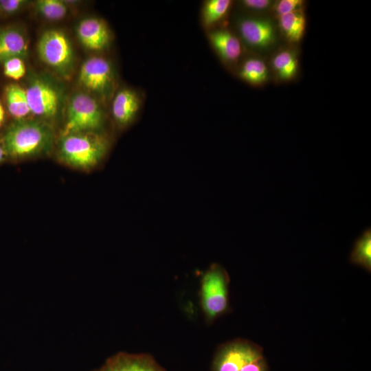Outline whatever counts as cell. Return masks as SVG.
<instances>
[{"mask_svg": "<svg viewBox=\"0 0 371 371\" xmlns=\"http://www.w3.org/2000/svg\"><path fill=\"white\" fill-rule=\"evenodd\" d=\"M52 131L38 121L19 120L9 126L3 146L7 155L14 158L31 157L43 152L51 141Z\"/></svg>", "mask_w": 371, "mask_h": 371, "instance_id": "obj_1", "label": "cell"}, {"mask_svg": "<svg viewBox=\"0 0 371 371\" xmlns=\"http://www.w3.org/2000/svg\"><path fill=\"white\" fill-rule=\"evenodd\" d=\"M107 140L95 132H80L63 135L59 156L68 165L80 169L96 166L105 155Z\"/></svg>", "mask_w": 371, "mask_h": 371, "instance_id": "obj_2", "label": "cell"}, {"mask_svg": "<svg viewBox=\"0 0 371 371\" xmlns=\"http://www.w3.org/2000/svg\"><path fill=\"white\" fill-rule=\"evenodd\" d=\"M229 276L219 264H212L201 280L200 302L206 319L213 322L229 308Z\"/></svg>", "mask_w": 371, "mask_h": 371, "instance_id": "obj_3", "label": "cell"}, {"mask_svg": "<svg viewBox=\"0 0 371 371\" xmlns=\"http://www.w3.org/2000/svg\"><path fill=\"white\" fill-rule=\"evenodd\" d=\"M103 122V113L98 102L84 93L74 95L69 102L63 135L94 132Z\"/></svg>", "mask_w": 371, "mask_h": 371, "instance_id": "obj_4", "label": "cell"}, {"mask_svg": "<svg viewBox=\"0 0 371 371\" xmlns=\"http://www.w3.org/2000/svg\"><path fill=\"white\" fill-rule=\"evenodd\" d=\"M264 357L258 345L246 340L235 339L221 345L212 362V371H240L245 365Z\"/></svg>", "mask_w": 371, "mask_h": 371, "instance_id": "obj_5", "label": "cell"}, {"mask_svg": "<svg viewBox=\"0 0 371 371\" xmlns=\"http://www.w3.org/2000/svg\"><path fill=\"white\" fill-rule=\"evenodd\" d=\"M38 53L46 65L59 71L68 70L73 63L71 43L64 33L56 30H48L41 36Z\"/></svg>", "mask_w": 371, "mask_h": 371, "instance_id": "obj_6", "label": "cell"}, {"mask_svg": "<svg viewBox=\"0 0 371 371\" xmlns=\"http://www.w3.org/2000/svg\"><path fill=\"white\" fill-rule=\"evenodd\" d=\"M78 80L87 90L105 94L113 83V73L110 63L103 57L94 56L82 65Z\"/></svg>", "mask_w": 371, "mask_h": 371, "instance_id": "obj_7", "label": "cell"}, {"mask_svg": "<svg viewBox=\"0 0 371 371\" xmlns=\"http://www.w3.org/2000/svg\"><path fill=\"white\" fill-rule=\"evenodd\" d=\"M30 113L41 117H54L60 105V95L49 82L36 79L25 89Z\"/></svg>", "mask_w": 371, "mask_h": 371, "instance_id": "obj_8", "label": "cell"}, {"mask_svg": "<svg viewBox=\"0 0 371 371\" xmlns=\"http://www.w3.org/2000/svg\"><path fill=\"white\" fill-rule=\"evenodd\" d=\"M100 371H166L150 355L119 352L109 357Z\"/></svg>", "mask_w": 371, "mask_h": 371, "instance_id": "obj_9", "label": "cell"}, {"mask_svg": "<svg viewBox=\"0 0 371 371\" xmlns=\"http://www.w3.org/2000/svg\"><path fill=\"white\" fill-rule=\"evenodd\" d=\"M240 34L249 45L264 49L276 41V32L273 24L268 20L248 18L238 24Z\"/></svg>", "mask_w": 371, "mask_h": 371, "instance_id": "obj_10", "label": "cell"}, {"mask_svg": "<svg viewBox=\"0 0 371 371\" xmlns=\"http://www.w3.org/2000/svg\"><path fill=\"white\" fill-rule=\"evenodd\" d=\"M77 34L82 44L91 50H102L110 42V33L106 25L96 18L81 21L77 27Z\"/></svg>", "mask_w": 371, "mask_h": 371, "instance_id": "obj_11", "label": "cell"}, {"mask_svg": "<svg viewBox=\"0 0 371 371\" xmlns=\"http://www.w3.org/2000/svg\"><path fill=\"white\" fill-rule=\"evenodd\" d=\"M139 103V97L134 91L129 89L120 90L112 103V114L117 123L120 125L128 124L137 113Z\"/></svg>", "mask_w": 371, "mask_h": 371, "instance_id": "obj_12", "label": "cell"}, {"mask_svg": "<svg viewBox=\"0 0 371 371\" xmlns=\"http://www.w3.org/2000/svg\"><path fill=\"white\" fill-rule=\"evenodd\" d=\"M27 41L23 34L15 28L0 30V62L14 58L24 57L27 53Z\"/></svg>", "mask_w": 371, "mask_h": 371, "instance_id": "obj_13", "label": "cell"}, {"mask_svg": "<svg viewBox=\"0 0 371 371\" xmlns=\"http://www.w3.org/2000/svg\"><path fill=\"white\" fill-rule=\"evenodd\" d=\"M209 38L214 49L225 61L234 62L242 53L240 40L229 31H212L209 34Z\"/></svg>", "mask_w": 371, "mask_h": 371, "instance_id": "obj_14", "label": "cell"}, {"mask_svg": "<svg viewBox=\"0 0 371 371\" xmlns=\"http://www.w3.org/2000/svg\"><path fill=\"white\" fill-rule=\"evenodd\" d=\"M5 98L9 113L21 120L30 113L25 89L17 84H10L5 89Z\"/></svg>", "mask_w": 371, "mask_h": 371, "instance_id": "obj_15", "label": "cell"}, {"mask_svg": "<svg viewBox=\"0 0 371 371\" xmlns=\"http://www.w3.org/2000/svg\"><path fill=\"white\" fill-rule=\"evenodd\" d=\"M350 262L368 272L371 271V229L367 228L355 240L349 257Z\"/></svg>", "mask_w": 371, "mask_h": 371, "instance_id": "obj_16", "label": "cell"}, {"mask_svg": "<svg viewBox=\"0 0 371 371\" xmlns=\"http://www.w3.org/2000/svg\"><path fill=\"white\" fill-rule=\"evenodd\" d=\"M280 29L291 42H299L304 35L306 21L302 11L297 10L279 17Z\"/></svg>", "mask_w": 371, "mask_h": 371, "instance_id": "obj_17", "label": "cell"}, {"mask_svg": "<svg viewBox=\"0 0 371 371\" xmlns=\"http://www.w3.org/2000/svg\"><path fill=\"white\" fill-rule=\"evenodd\" d=\"M240 77L252 85H260L268 78L269 71L265 63L256 58L246 60L241 67Z\"/></svg>", "mask_w": 371, "mask_h": 371, "instance_id": "obj_18", "label": "cell"}, {"mask_svg": "<svg viewBox=\"0 0 371 371\" xmlns=\"http://www.w3.org/2000/svg\"><path fill=\"white\" fill-rule=\"evenodd\" d=\"M272 65L279 78L286 80L296 74L298 63L294 53L284 50L273 56Z\"/></svg>", "mask_w": 371, "mask_h": 371, "instance_id": "obj_19", "label": "cell"}, {"mask_svg": "<svg viewBox=\"0 0 371 371\" xmlns=\"http://www.w3.org/2000/svg\"><path fill=\"white\" fill-rule=\"evenodd\" d=\"M36 9L43 16L51 21H58L64 18L67 12L65 3L59 0L37 1Z\"/></svg>", "mask_w": 371, "mask_h": 371, "instance_id": "obj_20", "label": "cell"}, {"mask_svg": "<svg viewBox=\"0 0 371 371\" xmlns=\"http://www.w3.org/2000/svg\"><path fill=\"white\" fill-rule=\"evenodd\" d=\"M232 1L230 0H210L203 8V19L205 25H212L227 13Z\"/></svg>", "mask_w": 371, "mask_h": 371, "instance_id": "obj_21", "label": "cell"}, {"mask_svg": "<svg viewBox=\"0 0 371 371\" xmlns=\"http://www.w3.org/2000/svg\"><path fill=\"white\" fill-rule=\"evenodd\" d=\"M3 73L13 80L21 79L25 74V66L21 58L14 57L3 62Z\"/></svg>", "mask_w": 371, "mask_h": 371, "instance_id": "obj_22", "label": "cell"}, {"mask_svg": "<svg viewBox=\"0 0 371 371\" xmlns=\"http://www.w3.org/2000/svg\"><path fill=\"white\" fill-rule=\"evenodd\" d=\"M303 3L302 0H281L276 7V10L279 16L300 10Z\"/></svg>", "mask_w": 371, "mask_h": 371, "instance_id": "obj_23", "label": "cell"}, {"mask_svg": "<svg viewBox=\"0 0 371 371\" xmlns=\"http://www.w3.org/2000/svg\"><path fill=\"white\" fill-rule=\"evenodd\" d=\"M25 3L23 0H0V12L13 14L19 11Z\"/></svg>", "mask_w": 371, "mask_h": 371, "instance_id": "obj_24", "label": "cell"}, {"mask_svg": "<svg viewBox=\"0 0 371 371\" xmlns=\"http://www.w3.org/2000/svg\"><path fill=\"white\" fill-rule=\"evenodd\" d=\"M240 371H267V365L264 357L245 365Z\"/></svg>", "mask_w": 371, "mask_h": 371, "instance_id": "obj_25", "label": "cell"}, {"mask_svg": "<svg viewBox=\"0 0 371 371\" xmlns=\"http://www.w3.org/2000/svg\"><path fill=\"white\" fill-rule=\"evenodd\" d=\"M271 1L269 0H244L243 3L252 10H265L271 4Z\"/></svg>", "mask_w": 371, "mask_h": 371, "instance_id": "obj_26", "label": "cell"}, {"mask_svg": "<svg viewBox=\"0 0 371 371\" xmlns=\"http://www.w3.org/2000/svg\"><path fill=\"white\" fill-rule=\"evenodd\" d=\"M7 155H8L6 153V151H5L3 144L1 145L0 144V163H1L2 161H4V159H5Z\"/></svg>", "mask_w": 371, "mask_h": 371, "instance_id": "obj_27", "label": "cell"}, {"mask_svg": "<svg viewBox=\"0 0 371 371\" xmlns=\"http://www.w3.org/2000/svg\"><path fill=\"white\" fill-rule=\"evenodd\" d=\"M4 120H5V111L2 104L0 102V127L3 124Z\"/></svg>", "mask_w": 371, "mask_h": 371, "instance_id": "obj_28", "label": "cell"}, {"mask_svg": "<svg viewBox=\"0 0 371 371\" xmlns=\"http://www.w3.org/2000/svg\"><path fill=\"white\" fill-rule=\"evenodd\" d=\"M93 371H100L99 369L95 370Z\"/></svg>", "mask_w": 371, "mask_h": 371, "instance_id": "obj_29", "label": "cell"}]
</instances>
